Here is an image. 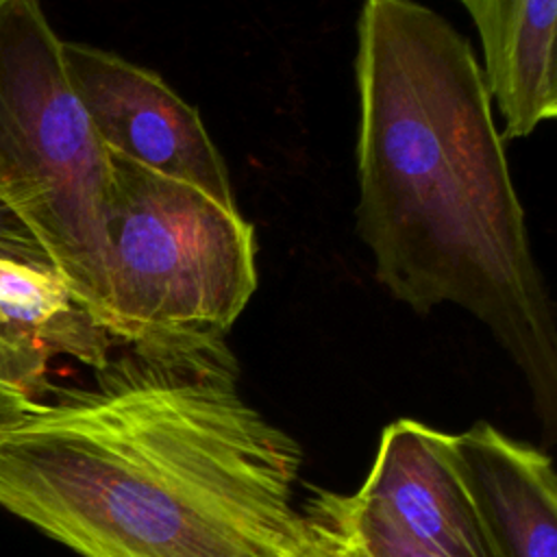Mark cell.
<instances>
[{
    "mask_svg": "<svg viewBox=\"0 0 557 557\" xmlns=\"http://www.w3.org/2000/svg\"><path fill=\"white\" fill-rule=\"evenodd\" d=\"M120 348L0 426V507L78 557H302V448L226 339Z\"/></svg>",
    "mask_w": 557,
    "mask_h": 557,
    "instance_id": "cell-1",
    "label": "cell"
},
{
    "mask_svg": "<svg viewBox=\"0 0 557 557\" xmlns=\"http://www.w3.org/2000/svg\"><path fill=\"white\" fill-rule=\"evenodd\" d=\"M357 226L376 281L416 313L453 302L522 370L557 426V333L492 96L468 39L413 0L357 22Z\"/></svg>",
    "mask_w": 557,
    "mask_h": 557,
    "instance_id": "cell-2",
    "label": "cell"
},
{
    "mask_svg": "<svg viewBox=\"0 0 557 557\" xmlns=\"http://www.w3.org/2000/svg\"><path fill=\"white\" fill-rule=\"evenodd\" d=\"M109 150L41 0H0V205L104 329Z\"/></svg>",
    "mask_w": 557,
    "mask_h": 557,
    "instance_id": "cell-3",
    "label": "cell"
},
{
    "mask_svg": "<svg viewBox=\"0 0 557 557\" xmlns=\"http://www.w3.org/2000/svg\"><path fill=\"white\" fill-rule=\"evenodd\" d=\"M104 228L117 346L226 339L257 289L255 228L237 207L109 150Z\"/></svg>",
    "mask_w": 557,
    "mask_h": 557,
    "instance_id": "cell-4",
    "label": "cell"
},
{
    "mask_svg": "<svg viewBox=\"0 0 557 557\" xmlns=\"http://www.w3.org/2000/svg\"><path fill=\"white\" fill-rule=\"evenodd\" d=\"M63 57L107 150L235 207L226 163L196 107L172 91L159 74L78 41H63Z\"/></svg>",
    "mask_w": 557,
    "mask_h": 557,
    "instance_id": "cell-5",
    "label": "cell"
},
{
    "mask_svg": "<svg viewBox=\"0 0 557 557\" xmlns=\"http://www.w3.org/2000/svg\"><path fill=\"white\" fill-rule=\"evenodd\" d=\"M357 494L437 557H507L457 444L411 418L387 424Z\"/></svg>",
    "mask_w": 557,
    "mask_h": 557,
    "instance_id": "cell-6",
    "label": "cell"
},
{
    "mask_svg": "<svg viewBox=\"0 0 557 557\" xmlns=\"http://www.w3.org/2000/svg\"><path fill=\"white\" fill-rule=\"evenodd\" d=\"M483 44V78L505 117L503 139L531 135L557 113V0H461Z\"/></svg>",
    "mask_w": 557,
    "mask_h": 557,
    "instance_id": "cell-7",
    "label": "cell"
},
{
    "mask_svg": "<svg viewBox=\"0 0 557 557\" xmlns=\"http://www.w3.org/2000/svg\"><path fill=\"white\" fill-rule=\"evenodd\" d=\"M474 490L507 557H557L553 459L479 420L457 433Z\"/></svg>",
    "mask_w": 557,
    "mask_h": 557,
    "instance_id": "cell-8",
    "label": "cell"
},
{
    "mask_svg": "<svg viewBox=\"0 0 557 557\" xmlns=\"http://www.w3.org/2000/svg\"><path fill=\"white\" fill-rule=\"evenodd\" d=\"M0 326L48 359L72 357L102 368L117 344L44 259L0 250Z\"/></svg>",
    "mask_w": 557,
    "mask_h": 557,
    "instance_id": "cell-9",
    "label": "cell"
},
{
    "mask_svg": "<svg viewBox=\"0 0 557 557\" xmlns=\"http://www.w3.org/2000/svg\"><path fill=\"white\" fill-rule=\"evenodd\" d=\"M342 527L366 557H437L398 529L383 509L355 494L326 492Z\"/></svg>",
    "mask_w": 557,
    "mask_h": 557,
    "instance_id": "cell-10",
    "label": "cell"
},
{
    "mask_svg": "<svg viewBox=\"0 0 557 557\" xmlns=\"http://www.w3.org/2000/svg\"><path fill=\"white\" fill-rule=\"evenodd\" d=\"M48 366L46 355L0 326V426L48 396Z\"/></svg>",
    "mask_w": 557,
    "mask_h": 557,
    "instance_id": "cell-11",
    "label": "cell"
},
{
    "mask_svg": "<svg viewBox=\"0 0 557 557\" xmlns=\"http://www.w3.org/2000/svg\"><path fill=\"white\" fill-rule=\"evenodd\" d=\"M302 511L309 513V516L326 531V535L333 540V544H335V548L339 550L342 557H366V555L357 548V544L350 540V535H348L346 529L342 527L339 518L335 516V511H333V507H331V503H329L326 490L315 487V490L311 492V496L307 498Z\"/></svg>",
    "mask_w": 557,
    "mask_h": 557,
    "instance_id": "cell-12",
    "label": "cell"
}]
</instances>
